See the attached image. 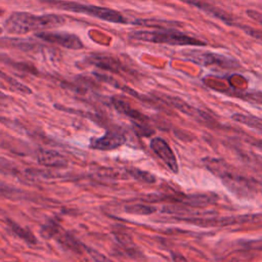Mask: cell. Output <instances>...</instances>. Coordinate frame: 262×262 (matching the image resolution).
Here are the masks:
<instances>
[{
  "label": "cell",
  "instance_id": "cell-17",
  "mask_svg": "<svg viewBox=\"0 0 262 262\" xmlns=\"http://www.w3.org/2000/svg\"><path fill=\"white\" fill-rule=\"evenodd\" d=\"M0 79H2L3 81H5L6 83H8L11 87V89H13L14 91H17L21 94H30L32 93V90L25 84L20 83L19 81L15 80L14 78L10 77L9 75H7L6 73L0 71Z\"/></svg>",
  "mask_w": 262,
  "mask_h": 262
},
{
  "label": "cell",
  "instance_id": "cell-19",
  "mask_svg": "<svg viewBox=\"0 0 262 262\" xmlns=\"http://www.w3.org/2000/svg\"><path fill=\"white\" fill-rule=\"evenodd\" d=\"M126 211L131 214H142V215H148L156 211L155 207L148 206V205H131L126 207Z\"/></svg>",
  "mask_w": 262,
  "mask_h": 262
},
{
  "label": "cell",
  "instance_id": "cell-18",
  "mask_svg": "<svg viewBox=\"0 0 262 262\" xmlns=\"http://www.w3.org/2000/svg\"><path fill=\"white\" fill-rule=\"evenodd\" d=\"M128 173L136 180L144 182V183H154L156 181L155 175H152L151 173H149L147 171H143V170H140L137 168L129 169Z\"/></svg>",
  "mask_w": 262,
  "mask_h": 262
},
{
  "label": "cell",
  "instance_id": "cell-3",
  "mask_svg": "<svg viewBox=\"0 0 262 262\" xmlns=\"http://www.w3.org/2000/svg\"><path fill=\"white\" fill-rule=\"evenodd\" d=\"M132 39L158 44L168 45H192V46H205L206 42L183 34L179 31L172 30H160V31H134L130 34Z\"/></svg>",
  "mask_w": 262,
  "mask_h": 262
},
{
  "label": "cell",
  "instance_id": "cell-21",
  "mask_svg": "<svg viewBox=\"0 0 262 262\" xmlns=\"http://www.w3.org/2000/svg\"><path fill=\"white\" fill-rule=\"evenodd\" d=\"M238 28H241V30H243L246 34L250 35L251 37H254V38L262 40V32L261 31L255 30L254 28L246 26V25H238Z\"/></svg>",
  "mask_w": 262,
  "mask_h": 262
},
{
  "label": "cell",
  "instance_id": "cell-22",
  "mask_svg": "<svg viewBox=\"0 0 262 262\" xmlns=\"http://www.w3.org/2000/svg\"><path fill=\"white\" fill-rule=\"evenodd\" d=\"M246 12L249 17H251L252 19H254L255 21H257L259 25L262 26V13L261 12L254 10V9H248Z\"/></svg>",
  "mask_w": 262,
  "mask_h": 262
},
{
  "label": "cell",
  "instance_id": "cell-20",
  "mask_svg": "<svg viewBox=\"0 0 262 262\" xmlns=\"http://www.w3.org/2000/svg\"><path fill=\"white\" fill-rule=\"evenodd\" d=\"M133 128L136 134H138L139 136H150L151 134H155V130L152 128H150L147 123H142V122H133Z\"/></svg>",
  "mask_w": 262,
  "mask_h": 262
},
{
  "label": "cell",
  "instance_id": "cell-23",
  "mask_svg": "<svg viewBox=\"0 0 262 262\" xmlns=\"http://www.w3.org/2000/svg\"><path fill=\"white\" fill-rule=\"evenodd\" d=\"M246 247L253 250H262V239L259 241H250L246 244Z\"/></svg>",
  "mask_w": 262,
  "mask_h": 262
},
{
  "label": "cell",
  "instance_id": "cell-5",
  "mask_svg": "<svg viewBox=\"0 0 262 262\" xmlns=\"http://www.w3.org/2000/svg\"><path fill=\"white\" fill-rule=\"evenodd\" d=\"M183 55H185L188 59L193 61L196 64L204 67H217L220 69H231L237 67L238 63L225 55L208 52V51H200V50H185L183 51Z\"/></svg>",
  "mask_w": 262,
  "mask_h": 262
},
{
  "label": "cell",
  "instance_id": "cell-13",
  "mask_svg": "<svg viewBox=\"0 0 262 262\" xmlns=\"http://www.w3.org/2000/svg\"><path fill=\"white\" fill-rule=\"evenodd\" d=\"M166 99L168 100V102L170 104H172L173 106H175L176 108H178L180 112L184 113L187 116L194 117V118H201V120H205V121H210L212 119L207 113L191 106L190 104L186 103L185 101H183L182 99H180L178 97L166 95Z\"/></svg>",
  "mask_w": 262,
  "mask_h": 262
},
{
  "label": "cell",
  "instance_id": "cell-25",
  "mask_svg": "<svg viewBox=\"0 0 262 262\" xmlns=\"http://www.w3.org/2000/svg\"><path fill=\"white\" fill-rule=\"evenodd\" d=\"M0 97H4V95H3L1 92H0Z\"/></svg>",
  "mask_w": 262,
  "mask_h": 262
},
{
  "label": "cell",
  "instance_id": "cell-1",
  "mask_svg": "<svg viewBox=\"0 0 262 262\" xmlns=\"http://www.w3.org/2000/svg\"><path fill=\"white\" fill-rule=\"evenodd\" d=\"M66 23L67 18L60 14L36 15L28 11H14L4 21V29L11 35H25L34 31L56 29Z\"/></svg>",
  "mask_w": 262,
  "mask_h": 262
},
{
  "label": "cell",
  "instance_id": "cell-24",
  "mask_svg": "<svg viewBox=\"0 0 262 262\" xmlns=\"http://www.w3.org/2000/svg\"><path fill=\"white\" fill-rule=\"evenodd\" d=\"M172 258H173L174 262H187L186 259L179 254H172Z\"/></svg>",
  "mask_w": 262,
  "mask_h": 262
},
{
  "label": "cell",
  "instance_id": "cell-7",
  "mask_svg": "<svg viewBox=\"0 0 262 262\" xmlns=\"http://www.w3.org/2000/svg\"><path fill=\"white\" fill-rule=\"evenodd\" d=\"M150 148L173 173H178L179 167L176 156L166 140L161 137L152 138L150 141Z\"/></svg>",
  "mask_w": 262,
  "mask_h": 262
},
{
  "label": "cell",
  "instance_id": "cell-14",
  "mask_svg": "<svg viewBox=\"0 0 262 262\" xmlns=\"http://www.w3.org/2000/svg\"><path fill=\"white\" fill-rule=\"evenodd\" d=\"M131 24L142 26L146 28L161 29V30H172L173 28L182 27L183 24L175 20H165V19H134Z\"/></svg>",
  "mask_w": 262,
  "mask_h": 262
},
{
  "label": "cell",
  "instance_id": "cell-15",
  "mask_svg": "<svg viewBox=\"0 0 262 262\" xmlns=\"http://www.w3.org/2000/svg\"><path fill=\"white\" fill-rule=\"evenodd\" d=\"M231 119L234 122L246 125L252 129H255L262 133V118L253 116V115H245V114H233Z\"/></svg>",
  "mask_w": 262,
  "mask_h": 262
},
{
  "label": "cell",
  "instance_id": "cell-4",
  "mask_svg": "<svg viewBox=\"0 0 262 262\" xmlns=\"http://www.w3.org/2000/svg\"><path fill=\"white\" fill-rule=\"evenodd\" d=\"M209 171L222 179L223 183L235 193L247 194L250 191V184L247 179L238 175L227 163L219 159L205 158L203 160Z\"/></svg>",
  "mask_w": 262,
  "mask_h": 262
},
{
  "label": "cell",
  "instance_id": "cell-26",
  "mask_svg": "<svg viewBox=\"0 0 262 262\" xmlns=\"http://www.w3.org/2000/svg\"><path fill=\"white\" fill-rule=\"evenodd\" d=\"M1 33H2V29L0 28V34H1Z\"/></svg>",
  "mask_w": 262,
  "mask_h": 262
},
{
  "label": "cell",
  "instance_id": "cell-8",
  "mask_svg": "<svg viewBox=\"0 0 262 262\" xmlns=\"http://www.w3.org/2000/svg\"><path fill=\"white\" fill-rule=\"evenodd\" d=\"M126 142V136L120 131L110 130L104 135L92 138L90 141V148L96 150H113L122 146Z\"/></svg>",
  "mask_w": 262,
  "mask_h": 262
},
{
  "label": "cell",
  "instance_id": "cell-11",
  "mask_svg": "<svg viewBox=\"0 0 262 262\" xmlns=\"http://www.w3.org/2000/svg\"><path fill=\"white\" fill-rule=\"evenodd\" d=\"M89 64H92L96 68L111 71L116 74H120L122 72H126L125 67L116 58L104 55H90L85 59Z\"/></svg>",
  "mask_w": 262,
  "mask_h": 262
},
{
  "label": "cell",
  "instance_id": "cell-6",
  "mask_svg": "<svg viewBox=\"0 0 262 262\" xmlns=\"http://www.w3.org/2000/svg\"><path fill=\"white\" fill-rule=\"evenodd\" d=\"M36 37L46 42H49L51 44H56L68 49L78 50V49L84 48V44L82 40L77 35L70 34V33L45 31V32L36 33Z\"/></svg>",
  "mask_w": 262,
  "mask_h": 262
},
{
  "label": "cell",
  "instance_id": "cell-16",
  "mask_svg": "<svg viewBox=\"0 0 262 262\" xmlns=\"http://www.w3.org/2000/svg\"><path fill=\"white\" fill-rule=\"evenodd\" d=\"M7 224L10 228V230L16 234L19 238L24 239L26 243L30 244V245H35L37 244V238L35 237V235L29 230V229H26L24 227H21L19 224L13 222L12 220L10 219H7Z\"/></svg>",
  "mask_w": 262,
  "mask_h": 262
},
{
  "label": "cell",
  "instance_id": "cell-9",
  "mask_svg": "<svg viewBox=\"0 0 262 262\" xmlns=\"http://www.w3.org/2000/svg\"><path fill=\"white\" fill-rule=\"evenodd\" d=\"M37 161L40 165L50 168H66L68 166L67 159L52 149H38Z\"/></svg>",
  "mask_w": 262,
  "mask_h": 262
},
{
  "label": "cell",
  "instance_id": "cell-2",
  "mask_svg": "<svg viewBox=\"0 0 262 262\" xmlns=\"http://www.w3.org/2000/svg\"><path fill=\"white\" fill-rule=\"evenodd\" d=\"M41 2L50 5L52 7H56L58 9L68 10L76 13H83L92 17L99 18L101 20H105L114 24H128V19L118 10L96 6V5H86L73 1H64V0H40Z\"/></svg>",
  "mask_w": 262,
  "mask_h": 262
},
{
  "label": "cell",
  "instance_id": "cell-10",
  "mask_svg": "<svg viewBox=\"0 0 262 262\" xmlns=\"http://www.w3.org/2000/svg\"><path fill=\"white\" fill-rule=\"evenodd\" d=\"M180 1H183L189 5L195 6L196 8L202 9L203 11H205L207 13H210L211 15L221 19L222 21H224L225 24H227L229 26H237V24L234 23V19L230 14H228L226 11H224L218 7L213 6L212 4H210L208 2H205L203 0H180Z\"/></svg>",
  "mask_w": 262,
  "mask_h": 262
},
{
  "label": "cell",
  "instance_id": "cell-12",
  "mask_svg": "<svg viewBox=\"0 0 262 262\" xmlns=\"http://www.w3.org/2000/svg\"><path fill=\"white\" fill-rule=\"evenodd\" d=\"M111 100H112V104L119 113L129 117L133 122H142V123L148 122V118L145 115H143L136 108H133L129 102L122 99L121 97L113 96Z\"/></svg>",
  "mask_w": 262,
  "mask_h": 262
}]
</instances>
